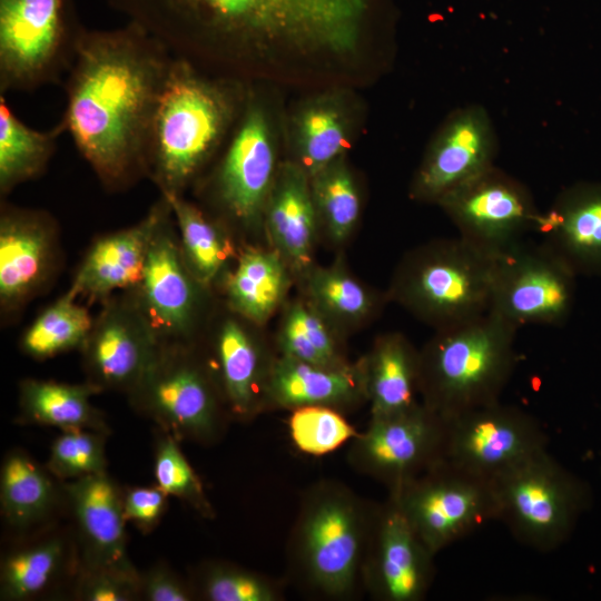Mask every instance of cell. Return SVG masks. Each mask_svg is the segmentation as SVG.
<instances>
[{
    "label": "cell",
    "instance_id": "cell-33",
    "mask_svg": "<svg viewBox=\"0 0 601 601\" xmlns=\"http://www.w3.org/2000/svg\"><path fill=\"white\" fill-rule=\"evenodd\" d=\"M53 501L55 487L47 472L26 453H9L0 474V502L6 520L14 528H28L49 512Z\"/></svg>",
    "mask_w": 601,
    "mask_h": 601
},
{
    "label": "cell",
    "instance_id": "cell-8",
    "mask_svg": "<svg viewBox=\"0 0 601 601\" xmlns=\"http://www.w3.org/2000/svg\"><path fill=\"white\" fill-rule=\"evenodd\" d=\"M131 404L176 439L215 443L231 417L214 373L195 345L161 346L139 383Z\"/></svg>",
    "mask_w": 601,
    "mask_h": 601
},
{
    "label": "cell",
    "instance_id": "cell-2",
    "mask_svg": "<svg viewBox=\"0 0 601 601\" xmlns=\"http://www.w3.org/2000/svg\"><path fill=\"white\" fill-rule=\"evenodd\" d=\"M173 59L132 22L80 32L60 122L108 191L148 176L154 119Z\"/></svg>",
    "mask_w": 601,
    "mask_h": 601
},
{
    "label": "cell",
    "instance_id": "cell-22",
    "mask_svg": "<svg viewBox=\"0 0 601 601\" xmlns=\"http://www.w3.org/2000/svg\"><path fill=\"white\" fill-rule=\"evenodd\" d=\"M233 313V312H231ZM233 313L217 326L207 359L231 417L244 422L265 410V385L275 357Z\"/></svg>",
    "mask_w": 601,
    "mask_h": 601
},
{
    "label": "cell",
    "instance_id": "cell-11",
    "mask_svg": "<svg viewBox=\"0 0 601 601\" xmlns=\"http://www.w3.org/2000/svg\"><path fill=\"white\" fill-rule=\"evenodd\" d=\"M446 422L418 402L392 415L371 416L349 442L348 464L388 493L444 460Z\"/></svg>",
    "mask_w": 601,
    "mask_h": 601
},
{
    "label": "cell",
    "instance_id": "cell-14",
    "mask_svg": "<svg viewBox=\"0 0 601 601\" xmlns=\"http://www.w3.org/2000/svg\"><path fill=\"white\" fill-rule=\"evenodd\" d=\"M437 205L462 239L493 257L524 242L540 216L530 190L494 166L444 195Z\"/></svg>",
    "mask_w": 601,
    "mask_h": 601
},
{
    "label": "cell",
    "instance_id": "cell-16",
    "mask_svg": "<svg viewBox=\"0 0 601 601\" xmlns=\"http://www.w3.org/2000/svg\"><path fill=\"white\" fill-rule=\"evenodd\" d=\"M445 422L444 460L487 480L545 451L549 443L546 432L535 417L500 402Z\"/></svg>",
    "mask_w": 601,
    "mask_h": 601
},
{
    "label": "cell",
    "instance_id": "cell-29",
    "mask_svg": "<svg viewBox=\"0 0 601 601\" xmlns=\"http://www.w3.org/2000/svg\"><path fill=\"white\" fill-rule=\"evenodd\" d=\"M364 359L371 416L401 413L418 403L420 352L403 335L381 336Z\"/></svg>",
    "mask_w": 601,
    "mask_h": 601
},
{
    "label": "cell",
    "instance_id": "cell-12",
    "mask_svg": "<svg viewBox=\"0 0 601 601\" xmlns=\"http://www.w3.org/2000/svg\"><path fill=\"white\" fill-rule=\"evenodd\" d=\"M131 290L161 346L195 345L209 289L184 260L171 206L152 236L142 278Z\"/></svg>",
    "mask_w": 601,
    "mask_h": 601
},
{
    "label": "cell",
    "instance_id": "cell-28",
    "mask_svg": "<svg viewBox=\"0 0 601 601\" xmlns=\"http://www.w3.org/2000/svg\"><path fill=\"white\" fill-rule=\"evenodd\" d=\"M165 198L173 209L184 260L193 276L210 289L221 282L240 249L223 220L211 217L184 195Z\"/></svg>",
    "mask_w": 601,
    "mask_h": 601
},
{
    "label": "cell",
    "instance_id": "cell-45",
    "mask_svg": "<svg viewBox=\"0 0 601 601\" xmlns=\"http://www.w3.org/2000/svg\"><path fill=\"white\" fill-rule=\"evenodd\" d=\"M140 592L149 601H188L194 597L173 572L159 566L140 578Z\"/></svg>",
    "mask_w": 601,
    "mask_h": 601
},
{
    "label": "cell",
    "instance_id": "cell-24",
    "mask_svg": "<svg viewBox=\"0 0 601 601\" xmlns=\"http://www.w3.org/2000/svg\"><path fill=\"white\" fill-rule=\"evenodd\" d=\"M534 231L575 274H601V183L577 184L563 190Z\"/></svg>",
    "mask_w": 601,
    "mask_h": 601
},
{
    "label": "cell",
    "instance_id": "cell-10",
    "mask_svg": "<svg viewBox=\"0 0 601 601\" xmlns=\"http://www.w3.org/2000/svg\"><path fill=\"white\" fill-rule=\"evenodd\" d=\"M388 497L434 555L484 523L497 520L493 481L445 460L390 492Z\"/></svg>",
    "mask_w": 601,
    "mask_h": 601
},
{
    "label": "cell",
    "instance_id": "cell-31",
    "mask_svg": "<svg viewBox=\"0 0 601 601\" xmlns=\"http://www.w3.org/2000/svg\"><path fill=\"white\" fill-rule=\"evenodd\" d=\"M102 392L86 382L68 384L28 378L20 383L19 404L22 418L37 424L62 430H90L109 433L105 417L90 398Z\"/></svg>",
    "mask_w": 601,
    "mask_h": 601
},
{
    "label": "cell",
    "instance_id": "cell-23",
    "mask_svg": "<svg viewBox=\"0 0 601 601\" xmlns=\"http://www.w3.org/2000/svg\"><path fill=\"white\" fill-rule=\"evenodd\" d=\"M367 402L364 357L344 367L312 365L275 357L265 385V410L327 406L342 413Z\"/></svg>",
    "mask_w": 601,
    "mask_h": 601
},
{
    "label": "cell",
    "instance_id": "cell-43",
    "mask_svg": "<svg viewBox=\"0 0 601 601\" xmlns=\"http://www.w3.org/2000/svg\"><path fill=\"white\" fill-rule=\"evenodd\" d=\"M140 592L136 571L85 562L78 595L86 601H129Z\"/></svg>",
    "mask_w": 601,
    "mask_h": 601
},
{
    "label": "cell",
    "instance_id": "cell-18",
    "mask_svg": "<svg viewBox=\"0 0 601 601\" xmlns=\"http://www.w3.org/2000/svg\"><path fill=\"white\" fill-rule=\"evenodd\" d=\"M59 228L45 210L2 200L0 213V309L13 316L49 286L60 266Z\"/></svg>",
    "mask_w": 601,
    "mask_h": 601
},
{
    "label": "cell",
    "instance_id": "cell-5",
    "mask_svg": "<svg viewBox=\"0 0 601 601\" xmlns=\"http://www.w3.org/2000/svg\"><path fill=\"white\" fill-rule=\"evenodd\" d=\"M518 329L492 312L436 329L420 352L422 404L449 420L500 402L516 363Z\"/></svg>",
    "mask_w": 601,
    "mask_h": 601
},
{
    "label": "cell",
    "instance_id": "cell-38",
    "mask_svg": "<svg viewBox=\"0 0 601 601\" xmlns=\"http://www.w3.org/2000/svg\"><path fill=\"white\" fill-rule=\"evenodd\" d=\"M307 285L313 307L339 323L358 322L374 308L371 293L341 267L313 269Z\"/></svg>",
    "mask_w": 601,
    "mask_h": 601
},
{
    "label": "cell",
    "instance_id": "cell-13",
    "mask_svg": "<svg viewBox=\"0 0 601 601\" xmlns=\"http://www.w3.org/2000/svg\"><path fill=\"white\" fill-rule=\"evenodd\" d=\"M575 276L544 245L524 240L495 257L489 312L516 327L562 325L572 309Z\"/></svg>",
    "mask_w": 601,
    "mask_h": 601
},
{
    "label": "cell",
    "instance_id": "cell-34",
    "mask_svg": "<svg viewBox=\"0 0 601 601\" xmlns=\"http://www.w3.org/2000/svg\"><path fill=\"white\" fill-rule=\"evenodd\" d=\"M92 324L93 317L88 307L66 292L24 331L20 348L26 355L39 361L81 349Z\"/></svg>",
    "mask_w": 601,
    "mask_h": 601
},
{
    "label": "cell",
    "instance_id": "cell-35",
    "mask_svg": "<svg viewBox=\"0 0 601 601\" xmlns=\"http://www.w3.org/2000/svg\"><path fill=\"white\" fill-rule=\"evenodd\" d=\"M278 345L280 355L312 365L337 368L351 364L322 315L303 303H296L287 311Z\"/></svg>",
    "mask_w": 601,
    "mask_h": 601
},
{
    "label": "cell",
    "instance_id": "cell-20",
    "mask_svg": "<svg viewBox=\"0 0 601 601\" xmlns=\"http://www.w3.org/2000/svg\"><path fill=\"white\" fill-rule=\"evenodd\" d=\"M496 136L481 106L452 112L431 142L411 187L414 199L437 201L493 166Z\"/></svg>",
    "mask_w": 601,
    "mask_h": 601
},
{
    "label": "cell",
    "instance_id": "cell-25",
    "mask_svg": "<svg viewBox=\"0 0 601 601\" xmlns=\"http://www.w3.org/2000/svg\"><path fill=\"white\" fill-rule=\"evenodd\" d=\"M81 536L85 562L136 571L127 555L124 494L106 471L65 485Z\"/></svg>",
    "mask_w": 601,
    "mask_h": 601
},
{
    "label": "cell",
    "instance_id": "cell-40",
    "mask_svg": "<svg viewBox=\"0 0 601 601\" xmlns=\"http://www.w3.org/2000/svg\"><path fill=\"white\" fill-rule=\"evenodd\" d=\"M288 428L295 446L300 452L314 456H322L339 449L358 433L342 412L317 405L293 410Z\"/></svg>",
    "mask_w": 601,
    "mask_h": 601
},
{
    "label": "cell",
    "instance_id": "cell-19",
    "mask_svg": "<svg viewBox=\"0 0 601 601\" xmlns=\"http://www.w3.org/2000/svg\"><path fill=\"white\" fill-rule=\"evenodd\" d=\"M434 556L387 497L378 504L363 565V590L377 601H421L434 580Z\"/></svg>",
    "mask_w": 601,
    "mask_h": 601
},
{
    "label": "cell",
    "instance_id": "cell-32",
    "mask_svg": "<svg viewBox=\"0 0 601 601\" xmlns=\"http://www.w3.org/2000/svg\"><path fill=\"white\" fill-rule=\"evenodd\" d=\"M66 132L61 122L39 131L22 122L0 95V195L36 179L47 169L59 136Z\"/></svg>",
    "mask_w": 601,
    "mask_h": 601
},
{
    "label": "cell",
    "instance_id": "cell-17",
    "mask_svg": "<svg viewBox=\"0 0 601 601\" xmlns=\"http://www.w3.org/2000/svg\"><path fill=\"white\" fill-rule=\"evenodd\" d=\"M159 344L131 289L102 302L81 347L88 382L125 393L139 383Z\"/></svg>",
    "mask_w": 601,
    "mask_h": 601
},
{
    "label": "cell",
    "instance_id": "cell-15",
    "mask_svg": "<svg viewBox=\"0 0 601 601\" xmlns=\"http://www.w3.org/2000/svg\"><path fill=\"white\" fill-rule=\"evenodd\" d=\"M277 168L269 118L262 104L247 95L211 178L213 196L224 216L245 229L256 227Z\"/></svg>",
    "mask_w": 601,
    "mask_h": 601
},
{
    "label": "cell",
    "instance_id": "cell-4",
    "mask_svg": "<svg viewBox=\"0 0 601 601\" xmlns=\"http://www.w3.org/2000/svg\"><path fill=\"white\" fill-rule=\"evenodd\" d=\"M377 509L337 480L313 483L302 495L287 541L290 581L317 599L357 597Z\"/></svg>",
    "mask_w": 601,
    "mask_h": 601
},
{
    "label": "cell",
    "instance_id": "cell-1",
    "mask_svg": "<svg viewBox=\"0 0 601 601\" xmlns=\"http://www.w3.org/2000/svg\"><path fill=\"white\" fill-rule=\"evenodd\" d=\"M169 52L221 77L265 76L284 57L343 61L362 48L374 0H107Z\"/></svg>",
    "mask_w": 601,
    "mask_h": 601
},
{
    "label": "cell",
    "instance_id": "cell-3",
    "mask_svg": "<svg viewBox=\"0 0 601 601\" xmlns=\"http://www.w3.org/2000/svg\"><path fill=\"white\" fill-rule=\"evenodd\" d=\"M242 80L174 56L156 110L148 176L161 196H180L230 137L247 91Z\"/></svg>",
    "mask_w": 601,
    "mask_h": 601
},
{
    "label": "cell",
    "instance_id": "cell-7",
    "mask_svg": "<svg viewBox=\"0 0 601 601\" xmlns=\"http://www.w3.org/2000/svg\"><path fill=\"white\" fill-rule=\"evenodd\" d=\"M493 481L497 520L522 544L551 552L572 533L591 501L587 484L542 451Z\"/></svg>",
    "mask_w": 601,
    "mask_h": 601
},
{
    "label": "cell",
    "instance_id": "cell-42",
    "mask_svg": "<svg viewBox=\"0 0 601 601\" xmlns=\"http://www.w3.org/2000/svg\"><path fill=\"white\" fill-rule=\"evenodd\" d=\"M104 436L90 430H62L51 445L48 470L60 480L105 472Z\"/></svg>",
    "mask_w": 601,
    "mask_h": 601
},
{
    "label": "cell",
    "instance_id": "cell-27",
    "mask_svg": "<svg viewBox=\"0 0 601 601\" xmlns=\"http://www.w3.org/2000/svg\"><path fill=\"white\" fill-rule=\"evenodd\" d=\"M220 282L230 312L253 324H264L279 306L288 285L286 262L277 250L240 249Z\"/></svg>",
    "mask_w": 601,
    "mask_h": 601
},
{
    "label": "cell",
    "instance_id": "cell-41",
    "mask_svg": "<svg viewBox=\"0 0 601 601\" xmlns=\"http://www.w3.org/2000/svg\"><path fill=\"white\" fill-rule=\"evenodd\" d=\"M154 474L156 485L168 495L185 501L206 519L215 516L201 481L180 451L176 437L168 432L157 441Z\"/></svg>",
    "mask_w": 601,
    "mask_h": 601
},
{
    "label": "cell",
    "instance_id": "cell-44",
    "mask_svg": "<svg viewBox=\"0 0 601 601\" xmlns=\"http://www.w3.org/2000/svg\"><path fill=\"white\" fill-rule=\"evenodd\" d=\"M167 497L168 494L157 485L129 489L122 500L126 520L144 531H149L162 516Z\"/></svg>",
    "mask_w": 601,
    "mask_h": 601
},
{
    "label": "cell",
    "instance_id": "cell-9",
    "mask_svg": "<svg viewBox=\"0 0 601 601\" xmlns=\"http://www.w3.org/2000/svg\"><path fill=\"white\" fill-rule=\"evenodd\" d=\"M82 29L72 0H0V95L60 82Z\"/></svg>",
    "mask_w": 601,
    "mask_h": 601
},
{
    "label": "cell",
    "instance_id": "cell-39",
    "mask_svg": "<svg viewBox=\"0 0 601 601\" xmlns=\"http://www.w3.org/2000/svg\"><path fill=\"white\" fill-rule=\"evenodd\" d=\"M200 594L209 601H282V581L245 568L207 563L199 574Z\"/></svg>",
    "mask_w": 601,
    "mask_h": 601
},
{
    "label": "cell",
    "instance_id": "cell-37",
    "mask_svg": "<svg viewBox=\"0 0 601 601\" xmlns=\"http://www.w3.org/2000/svg\"><path fill=\"white\" fill-rule=\"evenodd\" d=\"M63 559V542L58 538L10 554L1 566L2 599L24 600L37 595L56 577Z\"/></svg>",
    "mask_w": 601,
    "mask_h": 601
},
{
    "label": "cell",
    "instance_id": "cell-6",
    "mask_svg": "<svg viewBox=\"0 0 601 601\" xmlns=\"http://www.w3.org/2000/svg\"><path fill=\"white\" fill-rule=\"evenodd\" d=\"M495 257L460 236L408 254L394 276L391 296L436 329L489 312Z\"/></svg>",
    "mask_w": 601,
    "mask_h": 601
},
{
    "label": "cell",
    "instance_id": "cell-30",
    "mask_svg": "<svg viewBox=\"0 0 601 601\" xmlns=\"http://www.w3.org/2000/svg\"><path fill=\"white\" fill-rule=\"evenodd\" d=\"M352 137V118L335 92L304 102L292 121L297 162L311 177L344 157Z\"/></svg>",
    "mask_w": 601,
    "mask_h": 601
},
{
    "label": "cell",
    "instance_id": "cell-26",
    "mask_svg": "<svg viewBox=\"0 0 601 601\" xmlns=\"http://www.w3.org/2000/svg\"><path fill=\"white\" fill-rule=\"evenodd\" d=\"M263 218L274 249L286 264L296 270L307 269L318 215L311 178L297 162L278 166Z\"/></svg>",
    "mask_w": 601,
    "mask_h": 601
},
{
    "label": "cell",
    "instance_id": "cell-36",
    "mask_svg": "<svg viewBox=\"0 0 601 601\" xmlns=\"http://www.w3.org/2000/svg\"><path fill=\"white\" fill-rule=\"evenodd\" d=\"M311 187L318 218L331 238L344 242L354 230L361 211L358 190L344 157L311 177Z\"/></svg>",
    "mask_w": 601,
    "mask_h": 601
},
{
    "label": "cell",
    "instance_id": "cell-21",
    "mask_svg": "<svg viewBox=\"0 0 601 601\" xmlns=\"http://www.w3.org/2000/svg\"><path fill=\"white\" fill-rule=\"evenodd\" d=\"M169 207V201L160 196L137 224L96 238L67 292L92 304L105 302L116 292L136 288L152 236Z\"/></svg>",
    "mask_w": 601,
    "mask_h": 601
}]
</instances>
